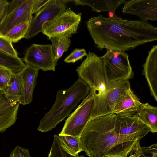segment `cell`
I'll use <instances>...</instances> for the list:
<instances>
[{"label": "cell", "mask_w": 157, "mask_h": 157, "mask_svg": "<svg viewBox=\"0 0 157 157\" xmlns=\"http://www.w3.org/2000/svg\"><path fill=\"white\" fill-rule=\"evenodd\" d=\"M142 104L130 88L119 98L115 105L112 113L118 115L135 113Z\"/></svg>", "instance_id": "16"}, {"label": "cell", "mask_w": 157, "mask_h": 157, "mask_svg": "<svg viewBox=\"0 0 157 157\" xmlns=\"http://www.w3.org/2000/svg\"><path fill=\"white\" fill-rule=\"evenodd\" d=\"M140 149L146 157H157V144L155 143L148 147L140 146Z\"/></svg>", "instance_id": "29"}, {"label": "cell", "mask_w": 157, "mask_h": 157, "mask_svg": "<svg viewBox=\"0 0 157 157\" xmlns=\"http://www.w3.org/2000/svg\"><path fill=\"white\" fill-rule=\"evenodd\" d=\"M30 23L28 22L20 23L14 27L4 36L12 43L18 42L25 38Z\"/></svg>", "instance_id": "24"}, {"label": "cell", "mask_w": 157, "mask_h": 157, "mask_svg": "<svg viewBox=\"0 0 157 157\" xmlns=\"http://www.w3.org/2000/svg\"><path fill=\"white\" fill-rule=\"evenodd\" d=\"M114 130L123 136L137 135L143 138L150 132L149 128L140 119L136 112L117 115Z\"/></svg>", "instance_id": "11"}, {"label": "cell", "mask_w": 157, "mask_h": 157, "mask_svg": "<svg viewBox=\"0 0 157 157\" xmlns=\"http://www.w3.org/2000/svg\"><path fill=\"white\" fill-rule=\"evenodd\" d=\"M52 43V49L56 60L60 58L66 52L71 44L70 38L65 37H53L49 38Z\"/></svg>", "instance_id": "23"}, {"label": "cell", "mask_w": 157, "mask_h": 157, "mask_svg": "<svg viewBox=\"0 0 157 157\" xmlns=\"http://www.w3.org/2000/svg\"><path fill=\"white\" fill-rule=\"evenodd\" d=\"M1 92L8 98L17 101L20 103L24 95V89L19 73L13 74L8 84Z\"/></svg>", "instance_id": "20"}, {"label": "cell", "mask_w": 157, "mask_h": 157, "mask_svg": "<svg viewBox=\"0 0 157 157\" xmlns=\"http://www.w3.org/2000/svg\"><path fill=\"white\" fill-rule=\"evenodd\" d=\"M140 146V143L138 144L131 152L130 155L127 157H146L141 151Z\"/></svg>", "instance_id": "33"}, {"label": "cell", "mask_w": 157, "mask_h": 157, "mask_svg": "<svg viewBox=\"0 0 157 157\" xmlns=\"http://www.w3.org/2000/svg\"><path fill=\"white\" fill-rule=\"evenodd\" d=\"M136 113L143 123L148 127L150 132H157V107L148 103L141 105Z\"/></svg>", "instance_id": "19"}, {"label": "cell", "mask_w": 157, "mask_h": 157, "mask_svg": "<svg viewBox=\"0 0 157 157\" xmlns=\"http://www.w3.org/2000/svg\"><path fill=\"white\" fill-rule=\"evenodd\" d=\"M71 0H50L33 18L25 35L26 39L31 38L42 31L44 26L53 20L67 8L66 3Z\"/></svg>", "instance_id": "9"}, {"label": "cell", "mask_w": 157, "mask_h": 157, "mask_svg": "<svg viewBox=\"0 0 157 157\" xmlns=\"http://www.w3.org/2000/svg\"><path fill=\"white\" fill-rule=\"evenodd\" d=\"M0 50L14 57H18L17 52L13 48L12 42L5 37L0 36Z\"/></svg>", "instance_id": "26"}, {"label": "cell", "mask_w": 157, "mask_h": 157, "mask_svg": "<svg viewBox=\"0 0 157 157\" xmlns=\"http://www.w3.org/2000/svg\"><path fill=\"white\" fill-rule=\"evenodd\" d=\"M125 0H72L76 5H87L92 10L98 12L108 11L109 16L115 15L116 9Z\"/></svg>", "instance_id": "18"}, {"label": "cell", "mask_w": 157, "mask_h": 157, "mask_svg": "<svg viewBox=\"0 0 157 157\" xmlns=\"http://www.w3.org/2000/svg\"><path fill=\"white\" fill-rule=\"evenodd\" d=\"M76 157H86L83 155H77Z\"/></svg>", "instance_id": "34"}, {"label": "cell", "mask_w": 157, "mask_h": 157, "mask_svg": "<svg viewBox=\"0 0 157 157\" xmlns=\"http://www.w3.org/2000/svg\"><path fill=\"white\" fill-rule=\"evenodd\" d=\"M89 91L88 85L80 78L69 88L58 90L53 105L40 120L38 130L45 132L55 128L70 115L80 101L88 95Z\"/></svg>", "instance_id": "3"}, {"label": "cell", "mask_w": 157, "mask_h": 157, "mask_svg": "<svg viewBox=\"0 0 157 157\" xmlns=\"http://www.w3.org/2000/svg\"><path fill=\"white\" fill-rule=\"evenodd\" d=\"M35 0H13L10 3L7 13L0 23V36H4L15 26L22 23H31Z\"/></svg>", "instance_id": "8"}, {"label": "cell", "mask_w": 157, "mask_h": 157, "mask_svg": "<svg viewBox=\"0 0 157 157\" xmlns=\"http://www.w3.org/2000/svg\"><path fill=\"white\" fill-rule=\"evenodd\" d=\"M82 13L76 14L70 8L43 26L42 33L50 38L53 37L69 38L77 32Z\"/></svg>", "instance_id": "6"}, {"label": "cell", "mask_w": 157, "mask_h": 157, "mask_svg": "<svg viewBox=\"0 0 157 157\" xmlns=\"http://www.w3.org/2000/svg\"><path fill=\"white\" fill-rule=\"evenodd\" d=\"M50 1V0H35L32 14H36Z\"/></svg>", "instance_id": "32"}, {"label": "cell", "mask_w": 157, "mask_h": 157, "mask_svg": "<svg viewBox=\"0 0 157 157\" xmlns=\"http://www.w3.org/2000/svg\"><path fill=\"white\" fill-rule=\"evenodd\" d=\"M20 104L17 101L8 98L0 92V132L15 124Z\"/></svg>", "instance_id": "13"}, {"label": "cell", "mask_w": 157, "mask_h": 157, "mask_svg": "<svg viewBox=\"0 0 157 157\" xmlns=\"http://www.w3.org/2000/svg\"><path fill=\"white\" fill-rule=\"evenodd\" d=\"M117 115L111 113L89 120L80 136L82 150L89 157H127L143 138L115 131Z\"/></svg>", "instance_id": "2"}, {"label": "cell", "mask_w": 157, "mask_h": 157, "mask_svg": "<svg viewBox=\"0 0 157 157\" xmlns=\"http://www.w3.org/2000/svg\"><path fill=\"white\" fill-rule=\"evenodd\" d=\"M124 3L123 13L136 15L145 21L157 20V0H126Z\"/></svg>", "instance_id": "12"}, {"label": "cell", "mask_w": 157, "mask_h": 157, "mask_svg": "<svg viewBox=\"0 0 157 157\" xmlns=\"http://www.w3.org/2000/svg\"><path fill=\"white\" fill-rule=\"evenodd\" d=\"M10 157H31V156L28 149H25L17 146L12 151L10 155Z\"/></svg>", "instance_id": "30"}, {"label": "cell", "mask_w": 157, "mask_h": 157, "mask_svg": "<svg viewBox=\"0 0 157 157\" xmlns=\"http://www.w3.org/2000/svg\"><path fill=\"white\" fill-rule=\"evenodd\" d=\"M101 57L107 82L128 80L132 77L133 72L127 53L108 49Z\"/></svg>", "instance_id": "5"}, {"label": "cell", "mask_w": 157, "mask_h": 157, "mask_svg": "<svg viewBox=\"0 0 157 157\" xmlns=\"http://www.w3.org/2000/svg\"><path fill=\"white\" fill-rule=\"evenodd\" d=\"M76 71L79 78L88 85L94 97V105L90 120L105 115V96L111 82L106 81L101 57L89 52Z\"/></svg>", "instance_id": "4"}, {"label": "cell", "mask_w": 157, "mask_h": 157, "mask_svg": "<svg viewBox=\"0 0 157 157\" xmlns=\"http://www.w3.org/2000/svg\"><path fill=\"white\" fill-rule=\"evenodd\" d=\"M14 73L9 69L0 67V92L7 85Z\"/></svg>", "instance_id": "27"}, {"label": "cell", "mask_w": 157, "mask_h": 157, "mask_svg": "<svg viewBox=\"0 0 157 157\" xmlns=\"http://www.w3.org/2000/svg\"><path fill=\"white\" fill-rule=\"evenodd\" d=\"M59 136L62 146L71 155L76 156L83 151L79 137L66 135Z\"/></svg>", "instance_id": "22"}, {"label": "cell", "mask_w": 157, "mask_h": 157, "mask_svg": "<svg viewBox=\"0 0 157 157\" xmlns=\"http://www.w3.org/2000/svg\"><path fill=\"white\" fill-rule=\"evenodd\" d=\"M86 24L96 47L101 51L124 52L157 40V27L142 20L100 15L91 18Z\"/></svg>", "instance_id": "1"}, {"label": "cell", "mask_w": 157, "mask_h": 157, "mask_svg": "<svg viewBox=\"0 0 157 157\" xmlns=\"http://www.w3.org/2000/svg\"><path fill=\"white\" fill-rule=\"evenodd\" d=\"M87 54L84 49L76 48L64 59V61L66 63H74Z\"/></svg>", "instance_id": "28"}, {"label": "cell", "mask_w": 157, "mask_h": 157, "mask_svg": "<svg viewBox=\"0 0 157 157\" xmlns=\"http://www.w3.org/2000/svg\"><path fill=\"white\" fill-rule=\"evenodd\" d=\"M94 103L93 94L90 92L75 110L66 120L59 136L79 137L89 121Z\"/></svg>", "instance_id": "7"}, {"label": "cell", "mask_w": 157, "mask_h": 157, "mask_svg": "<svg viewBox=\"0 0 157 157\" xmlns=\"http://www.w3.org/2000/svg\"><path fill=\"white\" fill-rule=\"evenodd\" d=\"M130 88L128 80L112 82L111 86L106 95L105 102V115L112 113L115 105L119 98Z\"/></svg>", "instance_id": "17"}, {"label": "cell", "mask_w": 157, "mask_h": 157, "mask_svg": "<svg viewBox=\"0 0 157 157\" xmlns=\"http://www.w3.org/2000/svg\"><path fill=\"white\" fill-rule=\"evenodd\" d=\"M25 66L22 59L18 57H14L0 50V67L18 73Z\"/></svg>", "instance_id": "21"}, {"label": "cell", "mask_w": 157, "mask_h": 157, "mask_svg": "<svg viewBox=\"0 0 157 157\" xmlns=\"http://www.w3.org/2000/svg\"><path fill=\"white\" fill-rule=\"evenodd\" d=\"M22 60L25 63L44 71H54L57 63L51 44H32L27 49Z\"/></svg>", "instance_id": "10"}, {"label": "cell", "mask_w": 157, "mask_h": 157, "mask_svg": "<svg viewBox=\"0 0 157 157\" xmlns=\"http://www.w3.org/2000/svg\"><path fill=\"white\" fill-rule=\"evenodd\" d=\"M39 70L25 63L19 73L24 89V95L20 104L25 105L30 104L33 100V92L37 83Z\"/></svg>", "instance_id": "15"}, {"label": "cell", "mask_w": 157, "mask_h": 157, "mask_svg": "<svg viewBox=\"0 0 157 157\" xmlns=\"http://www.w3.org/2000/svg\"><path fill=\"white\" fill-rule=\"evenodd\" d=\"M76 156L71 155L64 149L61 145L59 136L54 135L53 143L48 157H76Z\"/></svg>", "instance_id": "25"}, {"label": "cell", "mask_w": 157, "mask_h": 157, "mask_svg": "<svg viewBox=\"0 0 157 157\" xmlns=\"http://www.w3.org/2000/svg\"><path fill=\"white\" fill-rule=\"evenodd\" d=\"M10 3L6 0H0V23L7 13Z\"/></svg>", "instance_id": "31"}, {"label": "cell", "mask_w": 157, "mask_h": 157, "mask_svg": "<svg viewBox=\"0 0 157 157\" xmlns=\"http://www.w3.org/2000/svg\"><path fill=\"white\" fill-rule=\"evenodd\" d=\"M143 74L147 81L151 94L157 101V45L148 52L143 65Z\"/></svg>", "instance_id": "14"}]
</instances>
